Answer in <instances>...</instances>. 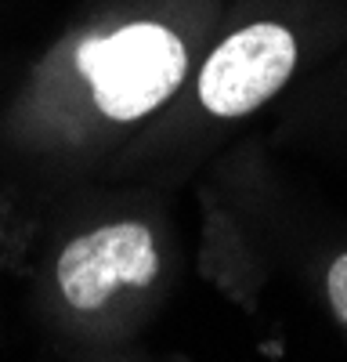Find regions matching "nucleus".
Wrapping results in <instances>:
<instances>
[{
    "mask_svg": "<svg viewBox=\"0 0 347 362\" xmlns=\"http://www.w3.org/2000/svg\"><path fill=\"white\" fill-rule=\"evenodd\" d=\"M156 268L152 232L138 221H120L73 239L58 257V286L73 308L95 312L116 286H149Z\"/></svg>",
    "mask_w": 347,
    "mask_h": 362,
    "instance_id": "7ed1b4c3",
    "label": "nucleus"
},
{
    "mask_svg": "<svg viewBox=\"0 0 347 362\" xmlns=\"http://www.w3.org/2000/svg\"><path fill=\"white\" fill-rule=\"evenodd\" d=\"M297 66V44L289 29L257 22L228 37L202 66L199 102L214 116H246L268 102Z\"/></svg>",
    "mask_w": 347,
    "mask_h": 362,
    "instance_id": "f03ea898",
    "label": "nucleus"
},
{
    "mask_svg": "<svg viewBox=\"0 0 347 362\" xmlns=\"http://www.w3.org/2000/svg\"><path fill=\"white\" fill-rule=\"evenodd\" d=\"M76 62L109 119H138L181 87L188 54L170 29L134 22L116 29L112 37L87 40Z\"/></svg>",
    "mask_w": 347,
    "mask_h": 362,
    "instance_id": "f257e3e1",
    "label": "nucleus"
},
{
    "mask_svg": "<svg viewBox=\"0 0 347 362\" xmlns=\"http://www.w3.org/2000/svg\"><path fill=\"white\" fill-rule=\"evenodd\" d=\"M329 305L340 322H347V254H340L329 268Z\"/></svg>",
    "mask_w": 347,
    "mask_h": 362,
    "instance_id": "20e7f679",
    "label": "nucleus"
}]
</instances>
